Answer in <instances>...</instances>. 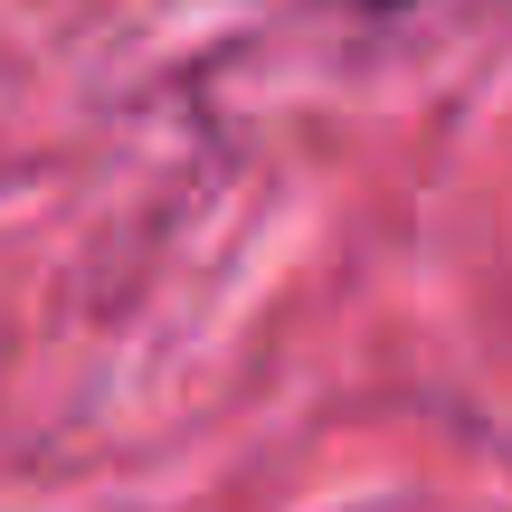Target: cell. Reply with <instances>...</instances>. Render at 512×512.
I'll use <instances>...</instances> for the list:
<instances>
[{
	"label": "cell",
	"instance_id": "obj_1",
	"mask_svg": "<svg viewBox=\"0 0 512 512\" xmlns=\"http://www.w3.org/2000/svg\"><path fill=\"white\" fill-rule=\"evenodd\" d=\"M370 10H408V0H370Z\"/></svg>",
	"mask_w": 512,
	"mask_h": 512
}]
</instances>
